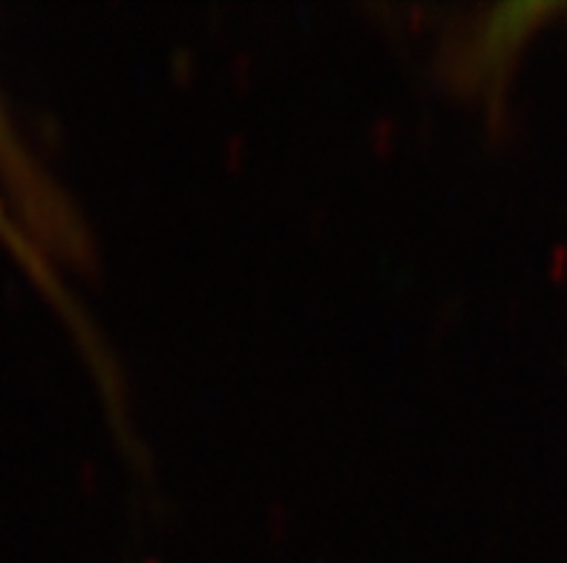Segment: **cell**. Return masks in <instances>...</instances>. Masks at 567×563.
<instances>
[{
    "mask_svg": "<svg viewBox=\"0 0 567 563\" xmlns=\"http://www.w3.org/2000/svg\"><path fill=\"white\" fill-rule=\"evenodd\" d=\"M0 239H3V244L12 250L14 257L21 259V264L27 268L29 273H32V277L41 279V285L47 288L52 296H61V288H58V282H55V273L47 268L43 257L38 253L35 248H32V242H29L27 236H23V230L14 225V219L9 216V210L3 207V201H0Z\"/></svg>",
    "mask_w": 567,
    "mask_h": 563,
    "instance_id": "obj_1",
    "label": "cell"
}]
</instances>
